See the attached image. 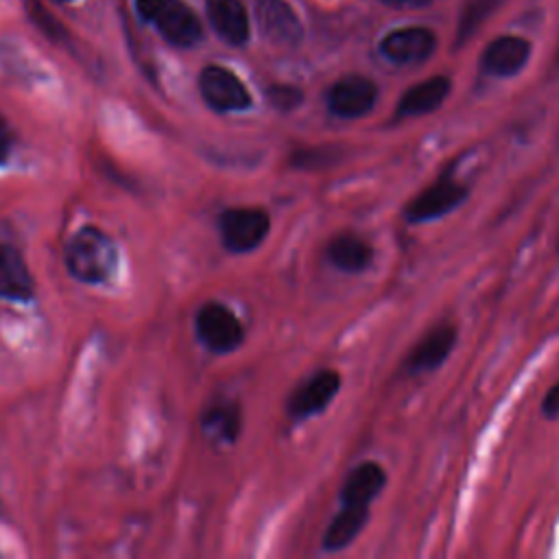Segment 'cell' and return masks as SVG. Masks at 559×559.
Masks as SVG:
<instances>
[{
    "label": "cell",
    "instance_id": "obj_1",
    "mask_svg": "<svg viewBox=\"0 0 559 559\" xmlns=\"http://www.w3.org/2000/svg\"><path fill=\"white\" fill-rule=\"evenodd\" d=\"M63 260L79 282L100 284L114 275L118 251L103 229L87 225L68 240Z\"/></svg>",
    "mask_w": 559,
    "mask_h": 559
},
{
    "label": "cell",
    "instance_id": "obj_2",
    "mask_svg": "<svg viewBox=\"0 0 559 559\" xmlns=\"http://www.w3.org/2000/svg\"><path fill=\"white\" fill-rule=\"evenodd\" d=\"M135 7L175 46H194L201 39V22L181 0H135Z\"/></svg>",
    "mask_w": 559,
    "mask_h": 559
},
{
    "label": "cell",
    "instance_id": "obj_3",
    "mask_svg": "<svg viewBox=\"0 0 559 559\" xmlns=\"http://www.w3.org/2000/svg\"><path fill=\"white\" fill-rule=\"evenodd\" d=\"M467 186L459 183L450 173H443L430 186L419 190L404 207V218L413 225L437 221L456 210L467 199Z\"/></svg>",
    "mask_w": 559,
    "mask_h": 559
},
{
    "label": "cell",
    "instance_id": "obj_4",
    "mask_svg": "<svg viewBox=\"0 0 559 559\" xmlns=\"http://www.w3.org/2000/svg\"><path fill=\"white\" fill-rule=\"evenodd\" d=\"M197 336L210 352L225 354L242 343L245 330L238 317L227 306L218 301H207L197 312Z\"/></svg>",
    "mask_w": 559,
    "mask_h": 559
},
{
    "label": "cell",
    "instance_id": "obj_5",
    "mask_svg": "<svg viewBox=\"0 0 559 559\" xmlns=\"http://www.w3.org/2000/svg\"><path fill=\"white\" fill-rule=\"evenodd\" d=\"M221 238L229 251L245 253L255 249L269 234V214L260 207H229L221 216Z\"/></svg>",
    "mask_w": 559,
    "mask_h": 559
},
{
    "label": "cell",
    "instance_id": "obj_6",
    "mask_svg": "<svg viewBox=\"0 0 559 559\" xmlns=\"http://www.w3.org/2000/svg\"><path fill=\"white\" fill-rule=\"evenodd\" d=\"M199 90L203 100L216 111H240L251 105V96L242 81L221 66H207L199 74Z\"/></svg>",
    "mask_w": 559,
    "mask_h": 559
},
{
    "label": "cell",
    "instance_id": "obj_7",
    "mask_svg": "<svg viewBox=\"0 0 559 559\" xmlns=\"http://www.w3.org/2000/svg\"><path fill=\"white\" fill-rule=\"evenodd\" d=\"M437 46V37L426 26H406L391 31L380 41V52L395 66H415L426 61Z\"/></svg>",
    "mask_w": 559,
    "mask_h": 559
},
{
    "label": "cell",
    "instance_id": "obj_8",
    "mask_svg": "<svg viewBox=\"0 0 559 559\" xmlns=\"http://www.w3.org/2000/svg\"><path fill=\"white\" fill-rule=\"evenodd\" d=\"M378 100V87L365 76H345L328 92V107L334 116L354 120L367 116Z\"/></svg>",
    "mask_w": 559,
    "mask_h": 559
},
{
    "label": "cell",
    "instance_id": "obj_9",
    "mask_svg": "<svg viewBox=\"0 0 559 559\" xmlns=\"http://www.w3.org/2000/svg\"><path fill=\"white\" fill-rule=\"evenodd\" d=\"M338 389H341V376L334 369H321L293 391L288 400V411L297 419L317 415L334 400Z\"/></svg>",
    "mask_w": 559,
    "mask_h": 559
},
{
    "label": "cell",
    "instance_id": "obj_10",
    "mask_svg": "<svg viewBox=\"0 0 559 559\" xmlns=\"http://www.w3.org/2000/svg\"><path fill=\"white\" fill-rule=\"evenodd\" d=\"M456 345V328L452 323H439L430 328L411 349L406 358V369L413 373L435 371L439 369L445 358L452 354Z\"/></svg>",
    "mask_w": 559,
    "mask_h": 559
},
{
    "label": "cell",
    "instance_id": "obj_11",
    "mask_svg": "<svg viewBox=\"0 0 559 559\" xmlns=\"http://www.w3.org/2000/svg\"><path fill=\"white\" fill-rule=\"evenodd\" d=\"M528 55H531V44L524 37L504 35L493 39L485 48L480 57V66L491 76H513L526 66Z\"/></svg>",
    "mask_w": 559,
    "mask_h": 559
},
{
    "label": "cell",
    "instance_id": "obj_12",
    "mask_svg": "<svg viewBox=\"0 0 559 559\" xmlns=\"http://www.w3.org/2000/svg\"><path fill=\"white\" fill-rule=\"evenodd\" d=\"M258 24L262 35L273 44H297L301 37L299 17L284 0H260Z\"/></svg>",
    "mask_w": 559,
    "mask_h": 559
},
{
    "label": "cell",
    "instance_id": "obj_13",
    "mask_svg": "<svg viewBox=\"0 0 559 559\" xmlns=\"http://www.w3.org/2000/svg\"><path fill=\"white\" fill-rule=\"evenodd\" d=\"M384 485H386V474L382 465H378L376 461H365L356 465L345 478L341 487V504L369 507L371 500L380 496Z\"/></svg>",
    "mask_w": 559,
    "mask_h": 559
},
{
    "label": "cell",
    "instance_id": "obj_14",
    "mask_svg": "<svg viewBox=\"0 0 559 559\" xmlns=\"http://www.w3.org/2000/svg\"><path fill=\"white\" fill-rule=\"evenodd\" d=\"M452 90V83L448 76H430L413 87H408L402 98L397 100V118H415L426 116L441 107V103L448 98Z\"/></svg>",
    "mask_w": 559,
    "mask_h": 559
},
{
    "label": "cell",
    "instance_id": "obj_15",
    "mask_svg": "<svg viewBox=\"0 0 559 559\" xmlns=\"http://www.w3.org/2000/svg\"><path fill=\"white\" fill-rule=\"evenodd\" d=\"M207 17L214 31L234 46L249 37V15L240 0H207Z\"/></svg>",
    "mask_w": 559,
    "mask_h": 559
},
{
    "label": "cell",
    "instance_id": "obj_16",
    "mask_svg": "<svg viewBox=\"0 0 559 559\" xmlns=\"http://www.w3.org/2000/svg\"><path fill=\"white\" fill-rule=\"evenodd\" d=\"M33 295V277L26 269L20 251L7 242H0V297L2 299H28Z\"/></svg>",
    "mask_w": 559,
    "mask_h": 559
},
{
    "label": "cell",
    "instance_id": "obj_17",
    "mask_svg": "<svg viewBox=\"0 0 559 559\" xmlns=\"http://www.w3.org/2000/svg\"><path fill=\"white\" fill-rule=\"evenodd\" d=\"M328 260L345 271V273H360L365 271L373 260L371 245L356 236V234H338L328 242Z\"/></svg>",
    "mask_w": 559,
    "mask_h": 559
},
{
    "label": "cell",
    "instance_id": "obj_18",
    "mask_svg": "<svg viewBox=\"0 0 559 559\" xmlns=\"http://www.w3.org/2000/svg\"><path fill=\"white\" fill-rule=\"evenodd\" d=\"M369 520V507H345L334 515L330 522L325 535H323V548L330 552L343 550L349 546L356 535L362 531V526Z\"/></svg>",
    "mask_w": 559,
    "mask_h": 559
},
{
    "label": "cell",
    "instance_id": "obj_19",
    "mask_svg": "<svg viewBox=\"0 0 559 559\" xmlns=\"http://www.w3.org/2000/svg\"><path fill=\"white\" fill-rule=\"evenodd\" d=\"M238 408L234 404H216L203 415V428L221 439H234L238 435Z\"/></svg>",
    "mask_w": 559,
    "mask_h": 559
},
{
    "label": "cell",
    "instance_id": "obj_20",
    "mask_svg": "<svg viewBox=\"0 0 559 559\" xmlns=\"http://www.w3.org/2000/svg\"><path fill=\"white\" fill-rule=\"evenodd\" d=\"M502 0H463V15L459 26V37L474 33L476 26L500 4Z\"/></svg>",
    "mask_w": 559,
    "mask_h": 559
},
{
    "label": "cell",
    "instance_id": "obj_21",
    "mask_svg": "<svg viewBox=\"0 0 559 559\" xmlns=\"http://www.w3.org/2000/svg\"><path fill=\"white\" fill-rule=\"evenodd\" d=\"M542 413H544L546 419H557L559 417V382H555L546 391V395L542 400Z\"/></svg>",
    "mask_w": 559,
    "mask_h": 559
},
{
    "label": "cell",
    "instance_id": "obj_22",
    "mask_svg": "<svg viewBox=\"0 0 559 559\" xmlns=\"http://www.w3.org/2000/svg\"><path fill=\"white\" fill-rule=\"evenodd\" d=\"M9 151H11V135H9V129H7L4 120L0 118V164L7 159Z\"/></svg>",
    "mask_w": 559,
    "mask_h": 559
},
{
    "label": "cell",
    "instance_id": "obj_23",
    "mask_svg": "<svg viewBox=\"0 0 559 559\" xmlns=\"http://www.w3.org/2000/svg\"><path fill=\"white\" fill-rule=\"evenodd\" d=\"M384 4H391V7H411V9H417V7H424L428 4L430 0H382Z\"/></svg>",
    "mask_w": 559,
    "mask_h": 559
},
{
    "label": "cell",
    "instance_id": "obj_24",
    "mask_svg": "<svg viewBox=\"0 0 559 559\" xmlns=\"http://www.w3.org/2000/svg\"><path fill=\"white\" fill-rule=\"evenodd\" d=\"M61 2H66V0H61Z\"/></svg>",
    "mask_w": 559,
    "mask_h": 559
}]
</instances>
